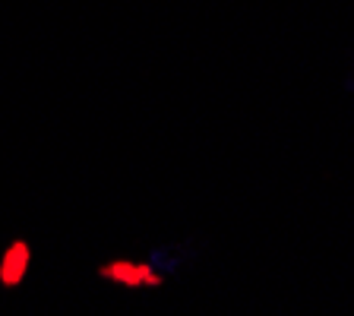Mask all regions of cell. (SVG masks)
<instances>
[{
	"label": "cell",
	"instance_id": "cell-1",
	"mask_svg": "<svg viewBox=\"0 0 354 316\" xmlns=\"http://www.w3.org/2000/svg\"><path fill=\"white\" fill-rule=\"evenodd\" d=\"M98 275L120 288H162L165 281V275L142 259H111V263L98 266Z\"/></svg>",
	"mask_w": 354,
	"mask_h": 316
},
{
	"label": "cell",
	"instance_id": "cell-2",
	"mask_svg": "<svg viewBox=\"0 0 354 316\" xmlns=\"http://www.w3.org/2000/svg\"><path fill=\"white\" fill-rule=\"evenodd\" d=\"M32 269V247L29 241H13L7 250L0 253V285L19 288Z\"/></svg>",
	"mask_w": 354,
	"mask_h": 316
}]
</instances>
